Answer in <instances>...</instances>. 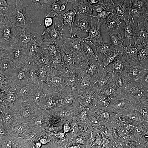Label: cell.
<instances>
[{
  "mask_svg": "<svg viewBox=\"0 0 148 148\" xmlns=\"http://www.w3.org/2000/svg\"><path fill=\"white\" fill-rule=\"evenodd\" d=\"M45 94L36 88L23 103L16 114L23 137L43 125Z\"/></svg>",
  "mask_w": 148,
  "mask_h": 148,
  "instance_id": "6",
  "label": "cell"
},
{
  "mask_svg": "<svg viewBox=\"0 0 148 148\" xmlns=\"http://www.w3.org/2000/svg\"><path fill=\"white\" fill-rule=\"evenodd\" d=\"M138 12L140 18L148 19V6L141 9H138Z\"/></svg>",
  "mask_w": 148,
  "mask_h": 148,
  "instance_id": "36",
  "label": "cell"
},
{
  "mask_svg": "<svg viewBox=\"0 0 148 148\" xmlns=\"http://www.w3.org/2000/svg\"><path fill=\"white\" fill-rule=\"evenodd\" d=\"M126 58L111 53L105 56L97 54L94 67L100 73L119 85L123 84V65Z\"/></svg>",
  "mask_w": 148,
  "mask_h": 148,
  "instance_id": "10",
  "label": "cell"
},
{
  "mask_svg": "<svg viewBox=\"0 0 148 148\" xmlns=\"http://www.w3.org/2000/svg\"><path fill=\"white\" fill-rule=\"evenodd\" d=\"M139 124L140 117L123 108L120 119L112 136L119 141L126 140L138 132Z\"/></svg>",
  "mask_w": 148,
  "mask_h": 148,
  "instance_id": "15",
  "label": "cell"
},
{
  "mask_svg": "<svg viewBox=\"0 0 148 148\" xmlns=\"http://www.w3.org/2000/svg\"><path fill=\"white\" fill-rule=\"evenodd\" d=\"M91 73L96 92L95 100L107 104L122 105L119 85L105 76L95 67L91 69Z\"/></svg>",
  "mask_w": 148,
  "mask_h": 148,
  "instance_id": "9",
  "label": "cell"
},
{
  "mask_svg": "<svg viewBox=\"0 0 148 148\" xmlns=\"http://www.w3.org/2000/svg\"><path fill=\"white\" fill-rule=\"evenodd\" d=\"M27 143L23 136L16 132L8 137L7 143L3 148H27Z\"/></svg>",
  "mask_w": 148,
  "mask_h": 148,
  "instance_id": "30",
  "label": "cell"
},
{
  "mask_svg": "<svg viewBox=\"0 0 148 148\" xmlns=\"http://www.w3.org/2000/svg\"><path fill=\"white\" fill-rule=\"evenodd\" d=\"M46 43L24 41V50L27 56L29 71L39 73L43 66L47 62L49 54L46 45Z\"/></svg>",
  "mask_w": 148,
  "mask_h": 148,
  "instance_id": "12",
  "label": "cell"
},
{
  "mask_svg": "<svg viewBox=\"0 0 148 148\" xmlns=\"http://www.w3.org/2000/svg\"><path fill=\"white\" fill-rule=\"evenodd\" d=\"M140 25L141 27H144L148 32V19H147L145 23H144V24H141L140 23Z\"/></svg>",
  "mask_w": 148,
  "mask_h": 148,
  "instance_id": "38",
  "label": "cell"
},
{
  "mask_svg": "<svg viewBox=\"0 0 148 148\" xmlns=\"http://www.w3.org/2000/svg\"><path fill=\"white\" fill-rule=\"evenodd\" d=\"M56 99L57 97L51 92L45 94L43 116V125L56 132L60 130L64 123L59 119L56 112L55 106Z\"/></svg>",
  "mask_w": 148,
  "mask_h": 148,
  "instance_id": "19",
  "label": "cell"
},
{
  "mask_svg": "<svg viewBox=\"0 0 148 148\" xmlns=\"http://www.w3.org/2000/svg\"><path fill=\"white\" fill-rule=\"evenodd\" d=\"M65 123L75 139L86 145L92 146L97 138L106 133L101 129L95 109L78 101L71 118Z\"/></svg>",
  "mask_w": 148,
  "mask_h": 148,
  "instance_id": "2",
  "label": "cell"
},
{
  "mask_svg": "<svg viewBox=\"0 0 148 148\" xmlns=\"http://www.w3.org/2000/svg\"><path fill=\"white\" fill-rule=\"evenodd\" d=\"M77 101L88 106H92L95 97L96 92L93 81L85 83H79L77 89Z\"/></svg>",
  "mask_w": 148,
  "mask_h": 148,
  "instance_id": "27",
  "label": "cell"
},
{
  "mask_svg": "<svg viewBox=\"0 0 148 148\" xmlns=\"http://www.w3.org/2000/svg\"><path fill=\"white\" fill-rule=\"evenodd\" d=\"M46 45L49 58L38 73L37 88L44 94H47L53 90L60 76L64 73H71V69L62 53L47 43Z\"/></svg>",
  "mask_w": 148,
  "mask_h": 148,
  "instance_id": "7",
  "label": "cell"
},
{
  "mask_svg": "<svg viewBox=\"0 0 148 148\" xmlns=\"http://www.w3.org/2000/svg\"><path fill=\"white\" fill-rule=\"evenodd\" d=\"M23 10L21 8H14L7 0L0 1V24L7 25L14 28Z\"/></svg>",
  "mask_w": 148,
  "mask_h": 148,
  "instance_id": "25",
  "label": "cell"
},
{
  "mask_svg": "<svg viewBox=\"0 0 148 148\" xmlns=\"http://www.w3.org/2000/svg\"><path fill=\"white\" fill-rule=\"evenodd\" d=\"M129 61L148 66V32L144 27L138 26L136 40L132 55L127 58Z\"/></svg>",
  "mask_w": 148,
  "mask_h": 148,
  "instance_id": "21",
  "label": "cell"
},
{
  "mask_svg": "<svg viewBox=\"0 0 148 148\" xmlns=\"http://www.w3.org/2000/svg\"><path fill=\"white\" fill-rule=\"evenodd\" d=\"M93 25L92 23H89L81 27L79 38L67 43L63 50L62 55L72 66V69L80 64H83L89 69L95 66V58L98 53Z\"/></svg>",
  "mask_w": 148,
  "mask_h": 148,
  "instance_id": "3",
  "label": "cell"
},
{
  "mask_svg": "<svg viewBox=\"0 0 148 148\" xmlns=\"http://www.w3.org/2000/svg\"><path fill=\"white\" fill-rule=\"evenodd\" d=\"M23 12L13 29L26 42L46 43L48 31L36 1H23Z\"/></svg>",
  "mask_w": 148,
  "mask_h": 148,
  "instance_id": "4",
  "label": "cell"
},
{
  "mask_svg": "<svg viewBox=\"0 0 148 148\" xmlns=\"http://www.w3.org/2000/svg\"><path fill=\"white\" fill-rule=\"evenodd\" d=\"M56 132L42 126L24 136L27 148H47Z\"/></svg>",
  "mask_w": 148,
  "mask_h": 148,
  "instance_id": "23",
  "label": "cell"
},
{
  "mask_svg": "<svg viewBox=\"0 0 148 148\" xmlns=\"http://www.w3.org/2000/svg\"><path fill=\"white\" fill-rule=\"evenodd\" d=\"M78 85L72 74H63L59 77L51 93L58 98L77 102Z\"/></svg>",
  "mask_w": 148,
  "mask_h": 148,
  "instance_id": "17",
  "label": "cell"
},
{
  "mask_svg": "<svg viewBox=\"0 0 148 148\" xmlns=\"http://www.w3.org/2000/svg\"><path fill=\"white\" fill-rule=\"evenodd\" d=\"M103 4L108 9L115 20L124 21L131 19H139L138 8L131 4L130 1H102Z\"/></svg>",
  "mask_w": 148,
  "mask_h": 148,
  "instance_id": "18",
  "label": "cell"
},
{
  "mask_svg": "<svg viewBox=\"0 0 148 148\" xmlns=\"http://www.w3.org/2000/svg\"><path fill=\"white\" fill-rule=\"evenodd\" d=\"M145 148H148V140H147V143H146L145 147Z\"/></svg>",
  "mask_w": 148,
  "mask_h": 148,
  "instance_id": "39",
  "label": "cell"
},
{
  "mask_svg": "<svg viewBox=\"0 0 148 148\" xmlns=\"http://www.w3.org/2000/svg\"><path fill=\"white\" fill-rule=\"evenodd\" d=\"M96 1L77 0L73 1L70 14L68 18V26L81 27L93 23L95 18H90L91 8Z\"/></svg>",
  "mask_w": 148,
  "mask_h": 148,
  "instance_id": "14",
  "label": "cell"
},
{
  "mask_svg": "<svg viewBox=\"0 0 148 148\" xmlns=\"http://www.w3.org/2000/svg\"><path fill=\"white\" fill-rule=\"evenodd\" d=\"M24 95L12 88H0V110L16 114L23 103Z\"/></svg>",
  "mask_w": 148,
  "mask_h": 148,
  "instance_id": "20",
  "label": "cell"
},
{
  "mask_svg": "<svg viewBox=\"0 0 148 148\" xmlns=\"http://www.w3.org/2000/svg\"><path fill=\"white\" fill-rule=\"evenodd\" d=\"M64 122L60 130L56 132L47 148H69L64 134Z\"/></svg>",
  "mask_w": 148,
  "mask_h": 148,
  "instance_id": "31",
  "label": "cell"
},
{
  "mask_svg": "<svg viewBox=\"0 0 148 148\" xmlns=\"http://www.w3.org/2000/svg\"><path fill=\"white\" fill-rule=\"evenodd\" d=\"M123 108L140 117L148 110V91L138 90L126 85L120 86Z\"/></svg>",
  "mask_w": 148,
  "mask_h": 148,
  "instance_id": "11",
  "label": "cell"
},
{
  "mask_svg": "<svg viewBox=\"0 0 148 148\" xmlns=\"http://www.w3.org/2000/svg\"><path fill=\"white\" fill-rule=\"evenodd\" d=\"M64 123V134L68 143L69 148H93L92 146L84 145L78 141L70 132L66 123Z\"/></svg>",
  "mask_w": 148,
  "mask_h": 148,
  "instance_id": "32",
  "label": "cell"
},
{
  "mask_svg": "<svg viewBox=\"0 0 148 148\" xmlns=\"http://www.w3.org/2000/svg\"><path fill=\"white\" fill-rule=\"evenodd\" d=\"M77 102L57 97L56 109L58 118L61 121L64 122L69 121L73 112Z\"/></svg>",
  "mask_w": 148,
  "mask_h": 148,
  "instance_id": "28",
  "label": "cell"
},
{
  "mask_svg": "<svg viewBox=\"0 0 148 148\" xmlns=\"http://www.w3.org/2000/svg\"><path fill=\"white\" fill-rule=\"evenodd\" d=\"M115 21V18L110 12L108 14L100 13L93 24L95 36L105 41L103 44L106 51L108 49L109 39L113 29Z\"/></svg>",
  "mask_w": 148,
  "mask_h": 148,
  "instance_id": "24",
  "label": "cell"
},
{
  "mask_svg": "<svg viewBox=\"0 0 148 148\" xmlns=\"http://www.w3.org/2000/svg\"><path fill=\"white\" fill-rule=\"evenodd\" d=\"M139 19L121 21L115 20L108 42L106 53L127 58L132 53Z\"/></svg>",
  "mask_w": 148,
  "mask_h": 148,
  "instance_id": "5",
  "label": "cell"
},
{
  "mask_svg": "<svg viewBox=\"0 0 148 148\" xmlns=\"http://www.w3.org/2000/svg\"><path fill=\"white\" fill-rule=\"evenodd\" d=\"M38 73L30 71H0V88H8L17 90L28 97L37 88Z\"/></svg>",
  "mask_w": 148,
  "mask_h": 148,
  "instance_id": "8",
  "label": "cell"
},
{
  "mask_svg": "<svg viewBox=\"0 0 148 148\" xmlns=\"http://www.w3.org/2000/svg\"><path fill=\"white\" fill-rule=\"evenodd\" d=\"M19 127L20 125L16 115L0 111L1 136L8 137L14 132L19 133Z\"/></svg>",
  "mask_w": 148,
  "mask_h": 148,
  "instance_id": "26",
  "label": "cell"
},
{
  "mask_svg": "<svg viewBox=\"0 0 148 148\" xmlns=\"http://www.w3.org/2000/svg\"><path fill=\"white\" fill-rule=\"evenodd\" d=\"M81 28L78 26H68L66 29V36L67 43H69L75 40L80 34Z\"/></svg>",
  "mask_w": 148,
  "mask_h": 148,
  "instance_id": "33",
  "label": "cell"
},
{
  "mask_svg": "<svg viewBox=\"0 0 148 148\" xmlns=\"http://www.w3.org/2000/svg\"><path fill=\"white\" fill-rule=\"evenodd\" d=\"M138 131L148 140V110L140 117V124Z\"/></svg>",
  "mask_w": 148,
  "mask_h": 148,
  "instance_id": "34",
  "label": "cell"
},
{
  "mask_svg": "<svg viewBox=\"0 0 148 148\" xmlns=\"http://www.w3.org/2000/svg\"><path fill=\"white\" fill-rule=\"evenodd\" d=\"M143 70L146 85L148 88V69H145L143 67Z\"/></svg>",
  "mask_w": 148,
  "mask_h": 148,
  "instance_id": "37",
  "label": "cell"
},
{
  "mask_svg": "<svg viewBox=\"0 0 148 148\" xmlns=\"http://www.w3.org/2000/svg\"><path fill=\"white\" fill-rule=\"evenodd\" d=\"M91 70L83 64H80L73 68L71 74L77 82L82 84L92 80Z\"/></svg>",
  "mask_w": 148,
  "mask_h": 148,
  "instance_id": "29",
  "label": "cell"
},
{
  "mask_svg": "<svg viewBox=\"0 0 148 148\" xmlns=\"http://www.w3.org/2000/svg\"><path fill=\"white\" fill-rule=\"evenodd\" d=\"M131 4L136 8L139 9L140 7H145L148 6V1L144 0H132L130 1Z\"/></svg>",
  "mask_w": 148,
  "mask_h": 148,
  "instance_id": "35",
  "label": "cell"
},
{
  "mask_svg": "<svg viewBox=\"0 0 148 148\" xmlns=\"http://www.w3.org/2000/svg\"><path fill=\"white\" fill-rule=\"evenodd\" d=\"M1 71H29L24 48L25 40L7 25L0 24Z\"/></svg>",
  "mask_w": 148,
  "mask_h": 148,
  "instance_id": "1",
  "label": "cell"
},
{
  "mask_svg": "<svg viewBox=\"0 0 148 148\" xmlns=\"http://www.w3.org/2000/svg\"><path fill=\"white\" fill-rule=\"evenodd\" d=\"M41 12L45 16H66L68 17L73 1H36Z\"/></svg>",
  "mask_w": 148,
  "mask_h": 148,
  "instance_id": "22",
  "label": "cell"
},
{
  "mask_svg": "<svg viewBox=\"0 0 148 148\" xmlns=\"http://www.w3.org/2000/svg\"><path fill=\"white\" fill-rule=\"evenodd\" d=\"M123 84L138 90L148 91L143 66L137 62L125 59L123 65Z\"/></svg>",
  "mask_w": 148,
  "mask_h": 148,
  "instance_id": "16",
  "label": "cell"
},
{
  "mask_svg": "<svg viewBox=\"0 0 148 148\" xmlns=\"http://www.w3.org/2000/svg\"><path fill=\"white\" fill-rule=\"evenodd\" d=\"M95 109L101 129L108 135L112 136L122 114V105L108 104Z\"/></svg>",
  "mask_w": 148,
  "mask_h": 148,
  "instance_id": "13",
  "label": "cell"
}]
</instances>
